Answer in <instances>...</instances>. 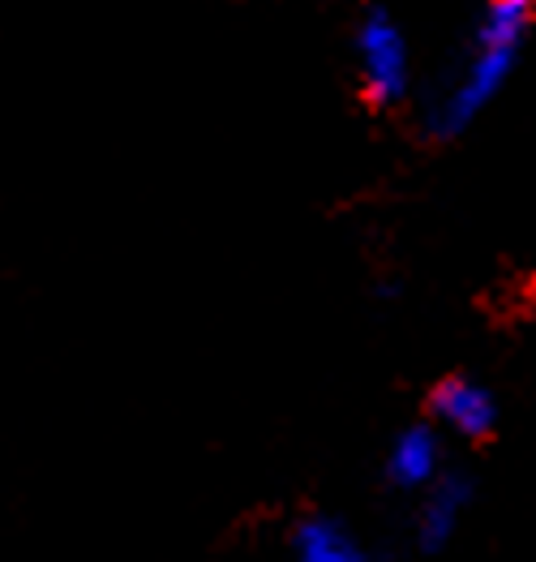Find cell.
I'll list each match as a JSON object with an SVG mask.
<instances>
[{
	"mask_svg": "<svg viewBox=\"0 0 536 562\" xmlns=\"http://www.w3.org/2000/svg\"><path fill=\"white\" fill-rule=\"evenodd\" d=\"M300 562H365L356 554V546L340 537L335 528H327V524H313L309 532H305V554Z\"/></svg>",
	"mask_w": 536,
	"mask_h": 562,
	"instance_id": "5",
	"label": "cell"
},
{
	"mask_svg": "<svg viewBox=\"0 0 536 562\" xmlns=\"http://www.w3.org/2000/svg\"><path fill=\"white\" fill-rule=\"evenodd\" d=\"M464 503H468V481H446L438 494H434L430 512H425V524H421L425 546H438L442 537L451 532V524H455V516H459Z\"/></svg>",
	"mask_w": 536,
	"mask_h": 562,
	"instance_id": "4",
	"label": "cell"
},
{
	"mask_svg": "<svg viewBox=\"0 0 536 562\" xmlns=\"http://www.w3.org/2000/svg\"><path fill=\"white\" fill-rule=\"evenodd\" d=\"M369 91L378 94V99H390V94H399V82H403V56H399V44H395V35H390L387 26H378L374 35H369Z\"/></svg>",
	"mask_w": 536,
	"mask_h": 562,
	"instance_id": "3",
	"label": "cell"
},
{
	"mask_svg": "<svg viewBox=\"0 0 536 562\" xmlns=\"http://www.w3.org/2000/svg\"><path fill=\"white\" fill-rule=\"evenodd\" d=\"M425 408H430L438 422L455 425V429H459L464 438H472V442H489L493 429H498V404H493V395L464 374L438 378L434 391H430V400H425Z\"/></svg>",
	"mask_w": 536,
	"mask_h": 562,
	"instance_id": "1",
	"label": "cell"
},
{
	"mask_svg": "<svg viewBox=\"0 0 536 562\" xmlns=\"http://www.w3.org/2000/svg\"><path fill=\"white\" fill-rule=\"evenodd\" d=\"M438 464V447H434V434L430 429H408L390 456V476L399 485H421Z\"/></svg>",
	"mask_w": 536,
	"mask_h": 562,
	"instance_id": "2",
	"label": "cell"
}]
</instances>
